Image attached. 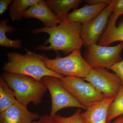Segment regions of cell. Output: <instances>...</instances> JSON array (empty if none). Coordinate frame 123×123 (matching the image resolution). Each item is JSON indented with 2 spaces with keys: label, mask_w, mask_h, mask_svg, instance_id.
<instances>
[{
  "label": "cell",
  "mask_w": 123,
  "mask_h": 123,
  "mask_svg": "<svg viewBox=\"0 0 123 123\" xmlns=\"http://www.w3.org/2000/svg\"><path fill=\"white\" fill-rule=\"evenodd\" d=\"M110 123H123V115L117 117L114 121Z\"/></svg>",
  "instance_id": "obj_26"
},
{
  "label": "cell",
  "mask_w": 123,
  "mask_h": 123,
  "mask_svg": "<svg viewBox=\"0 0 123 123\" xmlns=\"http://www.w3.org/2000/svg\"><path fill=\"white\" fill-rule=\"evenodd\" d=\"M2 76L13 91L16 99L26 106L31 102L38 105L48 90L42 81L31 77L6 72Z\"/></svg>",
  "instance_id": "obj_3"
},
{
  "label": "cell",
  "mask_w": 123,
  "mask_h": 123,
  "mask_svg": "<svg viewBox=\"0 0 123 123\" xmlns=\"http://www.w3.org/2000/svg\"><path fill=\"white\" fill-rule=\"evenodd\" d=\"M81 109L78 108L71 116L65 117L56 115L53 119L58 123H84L81 117Z\"/></svg>",
  "instance_id": "obj_20"
},
{
  "label": "cell",
  "mask_w": 123,
  "mask_h": 123,
  "mask_svg": "<svg viewBox=\"0 0 123 123\" xmlns=\"http://www.w3.org/2000/svg\"><path fill=\"white\" fill-rule=\"evenodd\" d=\"M115 97H105L81 114L84 123H107L108 110Z\"/></svg>",
  "instance_id": "obj_12"
},
{
  "label": "cell",
  "mask_w": 123,
  "mask_h": 123,
  "mask_svg": "<svg viewBox=\"0 0 123 123\" xmlns=\"http://www.w3.org/2000/svg\"><path fill=\"white\" fill-rule=\"evenodd\" d=\"M116 21L109 18L106 28L98 40L99 45L107 46L115 42H123V18L117 27L116 25Z\"/></svg>",
  "instance_id": "obj_14"
},
{
  "label": "cell",
  "mask_w": 123,
  "mask_h": 123,
  "mask_svg": "<svg viewBox=\"0 0 123 123\" xmlns=\"http://www.w3.org/2000/svg\"><path fill=\"white\" fill-rule=\"evenodd\" d=\"M40 123H58L50 116L44 115L40 117Z\"/></svg>",
  "instance_id": "obj_24"
},
{
  "label": "cell",
  "mask_w": 123,
  "mask_h": 123,
  "mask_svg": "<svg viewBox=\"0 0 123 123\" xmlns=\"http://www.w3.org/2000/svg\"><path fill=\"white\" fill-rule=\"evenodd\" d=\"M110 69L119 77L123 86V60L114 64Z\"/></svg>",
  "instance_id": "obj_21"
},
{
  "label": "cell",
  "mask_w": 123,
  "mask_h": 123,
  "mask_svg": "<svg viewBox=\"0 0 123 123\" xmlns=\"http://www.w3.org/2000/svg\"><path fill=\"white\" fill-rule=\"evenodd\" d=\"M83 79L105 97H115L122 86L121 80L116 74L102 67L91 68L88 76Z\"/></svg>",
  "instance_id": "obj_8"
},
{
  "label": "cell",
  "mask_w": 123,
  "mask_h": 123,
  "mask_svg": "<svg viewBox=\"0 0 123 123\" xmlns=\"http://www.w3.org/2000/svg\"><path fill=\"white\" fill-rule=\"evenodd\" d=\"M39 118L37 113L29 111L27 106L17 99L12 106L0 112V123H31Z\"/></svg>",
  "instance_id": "obj_10"
},
{
  "label": "cell",
  "mask_w": 123,
  "mask_h": 123,
  "mask_svg": "<svg viewBox=\"0 0 123 123\" xmlns=\"http://www.w3.org/2000/svg\"><path fill=\"white\" fill-rule=\"evenodd\" d=\"M23 17L37 18L42 22L45 27L49 28L57 26V24L61 22L56 14L43 0H40L31 6L24 12Z\"/></svg>",
  "instance_id": "obj_11"
},
{
  "label": "cell",
  "mask_w": 123,
  "mask_h": 123,
  "mask_svg": "<svg viewBox=\"0 0 123 123\" xmlns=\"http://www.w3.org/2000/svg\"><path fill=\"white\" fill-rule=\"evenodd\" d=\"M6 55L8 61L2 68L5 72L28 76L40 81L47 76L60 79L63 76L48 68L39 55L27 50L24 55L12 52Z\"/></svg>",
  "instance_id": "obj_2"
},
{
  "label": "cell",
  "mask_w": 123,
  "mask_h": 123,
  "mask_svg": "<svg viewBox=\"0 0 123 123\" xmlns=\"http://www.w3.org/2000/svg\"><path fill=\"white\" fill-rule=\"evenodd\" d=\"M40 123L39 121H37V122H36V121L34 122H34H32V123Z\"/></svg>",
  "instance_id": "obj_27"
},
{
  "label": "cell",
  "mask_w": 123,
  "mask_h": 123,
  "mask_svg": "<svg viewBox=\"0 0 123 123\" xmlns=\"http://www.w3.org/2000/svg\"><path fill=\"white\" fill-rule=\"evenodd\" d=\"M45 65L50 70L65 76L84 78L89 73L91 68L82 56L80 50L74 51L67 56L61 57L57 54L55 59L39 55Z\"/></svg>",
  "instance_id": "obj_4"
},
{
  "label": "cell",
  "mask_w": 123,
  "mask_h": 123,
  "mask_svg": "<svg viewBox=\"0 0 123 123\" xmlns=\"http://www.w3.org/2000/svg\"><path fill=\"white\" fill-rule=\"evenodd\" d=\"M108 0H83L84 2L88 3L90 5H95L102 2H107Z\"/></svg>",
  "instance_id": "obj_25"
},
{
  "label": "cell",
  "mask_w": 123,
  "mask_h": 123,
  "mask_svg": "<svg viewBox=\"0 0 123 123\" xmlns=\"http://www.w3.org/2000/svg\"><path fill=\"white\" fill-rule=\"evenodd\" d=\"M82 24L77 22H62L57 26L43 27L31 30L32 33H46L49 38L44 42L45 45H40L36 50H53L63 52L65 55L74 51L80 50L84 44L81 36Z\"/></svg>",
  "instance_id": "obj_1"
},
{
  "label": "cell",
  "mask_w": 123,
  "mask_h": 123,
  "mask_svg": "<svg viewBox=\"0 0 123 123\" xmlns=\"http://www.w3.org/2000/svg\"><path fill=\"white\" fill-rule=\"evenodd\" d=\"M12 0H0V14L2 15L8 9L9 6L13 2Z\"/></svg>",
  "instance_id": "obj_23"
},
{
  "label": "cell",
  "mask_w": 123,
  "mask_h": 123,
  "mask_svg": "<svg viewBox=\"0 0 123 123\" xmlns=\"http://www.w3.org/2000/svg\"><path fill=\"white\" fill-rule=\"evenodd\" d=\"M17 99L13 90L2 76L0 77V112L12 106Z\"/></svg>",
  "instance_id": "obj_18"
},
{
  "label": "cell",
  "mask_w": 123,
  "mask_h": 123,
  "mask_svg": "<svg viewBox=\"0 0 123 123\" xmlns=\"http://www.w3.org/2000/svg\"><path fill=\"white\" fill-rule=\"evenodd\" d=\"M42 81L49 91L51 99V108L49 116L53 118L60 110L67 107L86 108L75 99L64 87L60 79L53 76L43 77Z\"/></svg>",
  "instance_id": "obj_6"
},
{
  "label": "cell",
  "mask_w": 123,
  "mask_h": 123,
  "mask_svg": "<svg viewBox=\"0 0 123 123\" xmlns=\"http://www.w3.org/2000/svg\"><path fill=\"white\" fill-rule=\"evenodd\" d=\"M8 18H6L0 21V46L17 49L21 48L22 43L21 40H13L9 39L6 36V33H10L16 31L11 26L8 25Z\"/></svg>",
  "instance_id": "obj_17"
},
{
  "label": "cell",
  "mask_w": 123,
  "mask_h": 123,
  "mask_svg": "<svg viewBox=\"0 0 123 123\" xmlns=\"http://www.w3.org/2000/svg\"><path fill=\"white\" fill-rule=\"evenodd\" d=\"M60 79L66 90L86 109L105 98L102 93L83 78L66 76Z\"/></svg>",
  "instance_id": "obj_5"
},
{
  "label": "cell",
  "mask_w": 123,
  "mask_h": 123,
  "mask_svg": "<svg viewBox=\"0 0 123 123\" xmlns=\"http://www.w3.org/2000/svg\"><path fill=\"white\" fill-rule=\"evenodd\" d=\"M49 7L54 11L59 20L65 21L68 11L71 9H77L83 1L81 0H47Z\"/></svg>",
  "instance_id": "obj_15"
},
{
  "label": "cell",
  "mask_w": 123,
  "mask_h": 123,
  "mask_svg": "<svg viewBox=\"0 0 123 123\" xmlns=\"http://www.w3.org/2000/svg\"><path fill=\"white\" fill-rule=\"evenodd\" d=\"M123 115V86H121L118 93L111 104L108 114L107 123Z\"/></svg>",
  "instance_id": "obj_19"
},
{
  "label": "cell",
  "mask_w": 123,
  "mask_h": 123,
  "mask_svg": "<svg viewBox=\"0 0 123 123\" xmlns=\"http://www.w3.org/2000/svg\"><path fill=\"white\" fill-rule=\"evenodd\" d=\"M40 0H14L9 7V15L12 21H20L23 14L32 5Z\"/></svg>",
  "instance_id": "obj_16"
},
{
  "label": "cell",
  "mask_w": 123,
  "mask_h": 123,
  "mask_svg": "<svg viewBox=\"0 0 123 123\" xmlns=\"http://www.w3.org/2000/svg\"><path fill=\"white\" fill-rule=\"evenodd\" d=\"M112 0L95 5H86L80 9H76L69 13L65 21L84 24L90 21L98 15L105 8L108 6Z\"/></svg>",
  "instance_id": "obj_13"
},
{
  "label": "cell",
  "mask_w": 123,
  "mask_h": 123,
  "mask_svg": "<svg viewBox=\"0 0 123 123\" xmlns=\"http://www.w3.org/2000/svg\"><path fill=\"white\" fill-rule=\"evenodd\" d=\"M116 0L111 2L93 19L82 24L81 36L84 44L88 47L97 43L106 28L109 18L112 13Z\"/></svg>",
  "instance_id": "obj_9"
},
{
  "label": "cell",
  "mask_w": 123,
  "mask_h": 123,
  "mask_svg": "<svg viewBox=\"0 0 123 123\" xmlns=\"http://www.w3.org/2000/svg\"><path fill=\"white\" fill-rule=\"evenodd\" d=\"M123 14V0H116L115 4L111 15L117 19Z\"/></svg>",
  "instance_id": "obj_22"
},
{
  "label": "cell",
  "mask_w": 123,
  "mask_h": 123,
  "mask_svg": "<svg viewBox=\"0 0 123 123\" xmlns=\"http://www.w3.org/2000/svg\"><path fill=\"white\" fill-rule=\"evenodd\" d=\"M87 48L85 60L91 68L95 67L110 68L114 64L122 60L120 53L123 49V42L112 47L94 43Z\"/></svg>",
  "instance_id": "obj_7"
}]
</instances>
